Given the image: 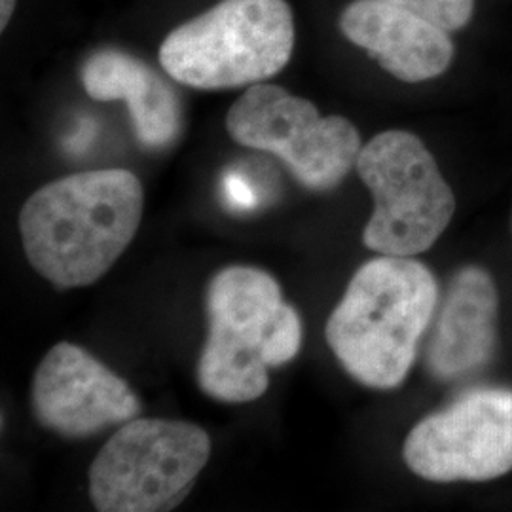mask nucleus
Instances as JSON below:
<instances>
[{"label": "nucleus", "mask_w": 512, "mask_h": 512, "mask_svg": "<svg viewBox=\"0 0 512 512\" xmlns=\"http://www.w3.org/2000/svg\"><path fill=\"white\" fill-rule=\"evenodd\" d=\"M226 129L241 147L277 156L313 192L342 183L363 148L361 133L348 118H323L308 99L266 82L249 86L230 107Z\"/></svg>", "instance_id": "0eeeda50"}, {"label": "nucleus", "mask_w": 512, "mask_h": 512, "mask_svg": "<svg viewBox=\"0 0 512 512\" xmlns=\"http://www.w3.org/2000/svg\"><path fill=\"white\" fill-rule=\"evenodd\" d=\"M499 296L492 275L463 266L444 294L427 346V370L439 382L473 376L494 357Z\"/></svg>", "instance_id": "9b49d317"}, {"label": "nucleus", "mask_w": 512, "mask_h": 512, "mask_svg": "<svg viewBox=\"0 0 512 512\" xmlns=\"http://www.w3.org/2000/svg\"><path fill=\"white\" fill-rule=\"evenodd\" d=\"M340 31L380 67L408 84L446 73L454 59L450 33L387 0H353L340 14Z\"/></svg>", "instance_id": "9d476101"}, {"label": "nucleus", "mask_w": 512, "mask_h": 512, "mask_svg": "<svg viewBox=\"0 0 512 512\" xmlns=\"http://www.w3.org/2000/svg\"><path fill=\"white\" fill-rule=\"evenodd\" d=\"M224 198L232 209L238 211H247L255 207L256 203L253 188L238 173H230L224 177Z\"/></svg>", "instance_id": "4468645a"}, {"label": "nucleus", "mask_w": 512, "mask_h": 512, "mask_svg": "<svg viewBox=\"0 0 512 512\" xmlns=\"http://www.w3.org/2000/svg\"><path fill=\"white\" fill-rule=\"evenodd\" d=\"M37 420L65 439H86L141 414V403L122 378L86 349L59 342L46 353L33 380Z\"/></svg>", "instance_id": "1a4fd4ad"}, {"label": "nucleus", "mask_w": 512, "mask_h": 512, "mask_svg": "<svg viewBox=\"0 0 512 512\" xmlns=\"http://www.w3.org/2000/svg\"><path fill=\"white\" fill-rule=\"evenodd\" d=\"M433 21L448 33L467 27L475 14V0H387Z\"/></svg>", "instance_id": "ddd939ff"}, {"label": "nucleus", "mask_w": 512, "mask_h": 512, "mask_svg": "<svg viewBox=\"0 0 512 512\" xmlns=\"http://www.w3.org/2000/svg\"><path fill=\"white\" fill-rule=\"evenodd\" d=\"M211 456L200 425L133 418L99 450L90 495L101 512H162L177 507Z\"/></svg>", "instance_id": "423d86ee"}, {"label": "nucleus", "mask_w": 512, "mask_h": 512, "mask_svg": "<svg viewBox=\"0 0 512 512\" xmlns=\"http://www.w3.org/2000/svg\"><path fill=\"white\" fill-rule=\"evenodd\" d=\"M355 167L374 198L363 232L370 251L416 256L439 241L456 213V196L420 137L403 129L378 133Z\"/></svg>", "instance_id": "39448f33"}, {"label": "nucleus", "mask_w": 512, "mask_h": 512, "mask_svg": "<svg viewBox=\"0 0 512 512\" xmlns=\"http://www.w3.org/2000/svg\"><path fill=\"white\" fill-rule=\"evenodd\" d=\"M404 463L429 482H486L512 471V389L482 387L423 418Z\"/></svg>", "instance_id": "6e6552de"}, {"label": "nucleus", "mask_w": 512, "mask_h": 512, "mask_svg": "<svg viewBox=\"0 0 512 512\" xmlns=\"http://www.w3.org/2000/svg\"><path fill=\"white\" fill-rule=\"evenodd\" d=\"M18 0H0V31H6L10 19L16 12Z\"/></svg>", "instance_id": "2eb2a0df"}, {"label": "nucleus", "mask_w": 512, "mask_h": 512, "mask_svg": "<svg viewBox=\"0 0 512 512\" xmlns=\"http://www.w3.org/2000/svg\"><path fill=\"white\" fill-rule=\"evenodd\" d=\"M294 16L287 0H220L164 38L158 59L186 88L215 92L255 86L293 57Z\"/></svg>", "instance_id": "20e7f679"}, {"label": "nucleus", "mask_w": 512, "mask_h": 512, "mask_svg": "<svg viewBox=\"0 0 512 512\" xmlns=\"http://www.w3.org/2000/svg\"><path fill=\"white\" fill-rule=\"evenodd\" d=\"M80 80L95 101H126L137 141L150 150L171 147L183 131V103L162 74L128 52L105 48L90 55Z\"/></svg>", "instance_id": "f8f14e48"}, {"label": "nucleus", "mask_w": 512, "mask_h": 512, "mask_svg": "<svg viewBox=\"0 0 512 512\" xmlns=\"http://www.w3.org/2000/svg\"><path fill=\"white\" fill-rule=\"evenodd\" d=\"M143 207V184L128 169H95L57 179L38 188L21 207L23 251L57 289L88 287L128 249Z\"/></svg>", "instance_id": "f257e3e1"}, {"label": "nucleus", "mask_w": 512, "mask_h": 512, "mask_svg": "<svg viewBox=\"0 0 512 512\" xmlns=\"http://www.w3.org/2000/svg\"><path fill=\"white\" fill-rule=\"evenodd\" d=\"M439 302L433 272L412 256L368 260L330 313L325 336L359 384L393 389L416 361L418 344Z\"/></svg>", "instance_id": "f03ea898"}, {"label": "nucleus", "mask_w": 512, "mask_h": 512, "mask_svg": "<svg viewBox=\"0 0 512 512\" xmlns=\"http://www.w3.org/2000/svg\"><path fill=\"white\" fill-rule=\"evenodd\" d=\"M207 342L198 363L203 393L222 403H251L268 389V368L287 365L302 346L298 311L274 277L228 266L207 287Z\"/></svg>", "instance_id": "7ed1b4c3"}]
</instances>
